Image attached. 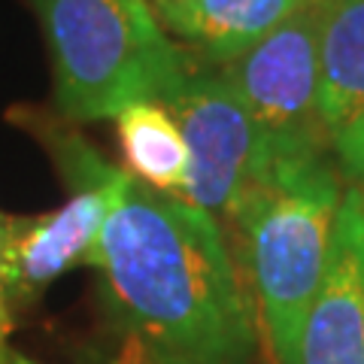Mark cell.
Segmentation results:
<instances>
[{"label": "cell", "instance_id": "1", "mask_svg": "<svg viewBox=\"0 0 364 364\" xmlns=\"http://www.w3.org/2000/svg\"><path fill=\"white\" fill-rule=\"evenodd\" d=\"M155 364H249L255 301L210 213L119 173L91 264Z\"/></svg>", "mask_w": 364, "mask_h": 364}, {"label": "cell", "instance_id": "2", "mask_svg": "<svg viewBox=\"0 0 364 364\" xmlns=\"http://www.w3.org/2000/svg\"><path fill=\"white\" fill-rule=\"evenodd\" d=\"M340 179L331 152L279 164L228 219L277 364H298L301 331L322 282L343 200Z\"/></svg>", "mask_w": 364, "mask_h": 364}, {"label": "cell", "instance_id": "3", "mask_svg": "<svg viewBox=\"0 0 364 364\" xmlns=\"http://www.w3.org/2000/svg\"><path fill=\"white\" fill-rule=\"evenodd\" d=\"M46 33L55 104L70 122L116 119L140 100L167 104L195 61L149 0H31Z\"/></svg>", "mask_w": 364, "mask_h": 364}, {"label": "cell", "instance_id": "4", "mask_svg": "<svg viewBox=\"0 0 364 364\" xmlns=\"http://www.w3.org/2000/svg\"><path fill=\"white\" fill-rule=\"evenodd\" d=\"M25 116L37 124V134L55 155L73 195L58 210L43 215H4L0 252L9 304L37 301L67 270L91 264L122 173L109 167L79 134L46 116Z\"/></svg>", "mask_w": 364, "mask_h": 364}, {"label": "cell", "instance_id": "5", "mask_svg": "<svg viewBox=\"0 0 364 364\" xmlns=\"http://www.w3.org/2000/svg\"><path fill=\"white\" fill-rule=\"evenodd\" d=\"M219 70L264 134L270 170L331 152L318 112V4L304 6Z\"/></svg>", "mask_w": 364, "mask_h": 364}, {"label": "cell", "instance_id": "6", "mask_svg": "<svg viewBox=\"0 0 364 364\" xmlns=\"http://www.w3.org/2000/svg\"><path fill=\"white\" fill-rule=\"evenodd\" d=\"M164 107L173 112L188 149L179 198L228 225L240 200L270 173L264 134L222 70L200 64L191 67Z\"/></svg>", "mask_w": 364, "mask_h": 364}, {"label": "cell", "instance_id": "7", "mask_svg": "<svg viewBox=\"0 0 364 364\" xmlns=\"http://www.w3.org/2000/svg\"><path fill=\"white\" fill-rule=\"evenodd\" d=\"M298 364H364V195L355 188L340 200Z\"/></svg>", "mask_w": 364, "mask_h": 364}, {"label": "cell", "instance_id": "8", "mask_svg": "<svg viewBox=\"0 0 364 364\" xmlns=\"http://www.w3.org/2000/svg\"><path fill=\"white\" fill-rule=\"evenodd\" d=\"M310 4L318 0H149L161 28L186 43L200 67H225Z\"/></svg>", "mask_w": 364, "mask_h": 364}, {"label": "cell", "instance_id": "9", "mask_svg": "<svg viewBox=\"0 0 364 364\" xmlns=\"http://www.w3.org/2000/svg\"><path fill=\"white\" fill-rule=\"evenodd\" d=\"M318 112L328 134L364 116V0H318Z\"/></svg>", "mask_w": 364, "mask_h": 364}, {"label": "cell", "instance_id": "10", "mask_svg": "<svg viewBox=\"0 0 364 364\" xmlns=\"http://www.w3.org/2000/svg\"><path fill=\"white\" fill-rule=\"evenodd\" d=\"M116 134L124 170L140 186L161 195H182L188 149L173 112L158 100H140L116 116Z\"/></svg>", "mask_w": 364, "mask_h": 364}, {"label": "cell", "instance_id": "11", "mask_svg": "<svg viewBox=\"0 0 364 364\" xmlns=\"http://www.w3.org/2000/svg\"><path fill=\"white\" fill-rule=\"evenodd\" d=\"M331 155L340 176L364 195V116L331 134Z\"/></svg>", "mask_w": 364, "mask_h": 364}, {"label": "cell", "instance_id": "12", "mask_svg": "<svg viewBox=\"0 0 364 364\" xmlns=\"http://www.w3.org/2000/svg\"><path fill=\"white\" fill-rule=\"evenodd\" d=\"M112 364H149V352H146V346L136 337H128Z\"/></svg>", "mask_w": 364, "mask_h": 364}, {"label": "cell", "instance_id": "13", "mask_svg": "<svg viewBox=\"0 0 364 364\" xmlns=\"http://www.w3.org/2000/svg\"><path fill=\"white\" fill-rule=\"evenodd\" d=\"M0 228H4V213H0ZM6 286H4V252H0V352L6 349V334H9V310H6Z\"/></svg>", "mask_w": 364, "mask_h": 364}, {"label": "cell", "instance_id": "14", "mask_svg": "<svg viewBox=\"0 0 364 364\" xmlns=\"http://www.w3.org/2000/svg\"><path fill=\"white\" fill-rule=\"evenodd\" d=\"M0 364H33V361H28L25 355H18V352H13V349H4L0 352Z\"/></svg>", "mask_w": 364, "mask_h": 364}, {"label": "cell", "instance_id": "15", "mask_svg": "<svg viewBox=\"0 0 364 364\" xmlns=\"http://www.w3.org/2000/svg\"><path fill=\"white\" fill-rule=\"evenodd\" d=\"M149 364H155V361H152V358H149Z\"/></svg>", "mask_w": 364, "mask_h": 364}, {"label": "cell", "instance_id": "16", "mask_svg": "<svg viewBox=\"0 0 364 364\" xmlns=\"http://www.w3.org/2000/svg\"><path fill=\"white\" fill-rule=\"evenodd\" d=\"M273 364H277V361H273Z\"/></svg>", "mask_w": 364, "mask_h": 364}]
</instances>
